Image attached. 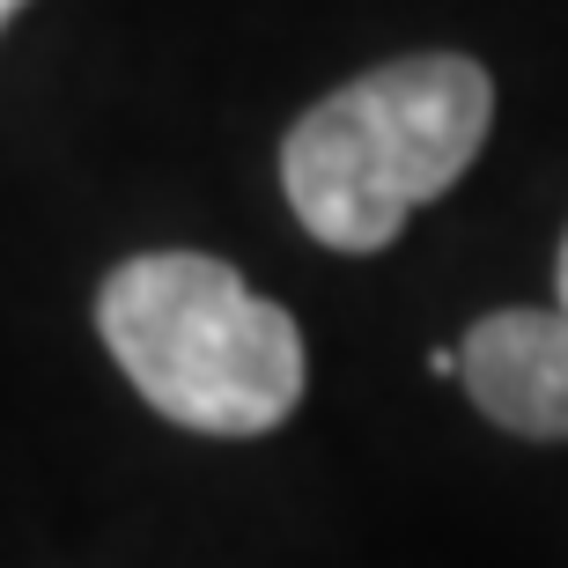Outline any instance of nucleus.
<instances>
[{"label": "nucleus", "instance_id": "3", "mask_svg": "<svg viewBox=\"0 0 568 568\" xmlns=\"http://www.w3.org/2000/svg\"><path fill=\"white\" fill-rule=\"evenodd\" d=\"M458 384L509 436L568 443V311H487L458 339Z\"/></svg>", "mask_w": 568, "mask_h": 568}, {"label": "nucleus", "instance_id": "4", "mask_svg": "<svg viewBox=\"0 0 568 568\" xmlns=\"http://www.w3.org/2000/svg\"><path fill=\"white\" fill-rule=\"evenodd\" d=\"M554 311H568V244H561V274H554Z\"/></svg>", "mask_w": 568, "mask_h": 568}, {"label": "nucleus", "instance_id": "2", "mask_svg": "<svg viewBox=\"0 0 568 568\" xmlns=\"http://www.w3.org/2000/svg\"><path fill=\"white\" fill-rule=\"evenodd\" d=\"M97 333L133 392L200 436H266L311 377L295 317L207 252H141L111 266Z\"/></svg>", "mask_w": 568, "mask_h": 568}, {"label": "nucleus", "instance_id": "5", "mask_svg": "<svg viewBox=\"0 0 568 568\" xmlns=\"http://www.w3.org/2000/svg\"><path fill=\"white\" fill-rule=\"evenodd\" d=\"M16 16H22V0H0V30H8Z\"/></svg>", "mask_w": 568, "mask_h": 568}, {"label": "nucleus", "instance_id": "1", "mask_svg": "<svg viewBox=\"0 0 568 568\" xmlns=\"http://www.w3.org/2000/svg\"><path fill=\"white\" fill-rule=\"evenodd\" d=\"M495 126V82L465 52H414L355 74L281 141V192L333 252H384L406 214L458 185Z\"/></svg>", "mask_w": 568, "mask_h": 568}]
</instances>
